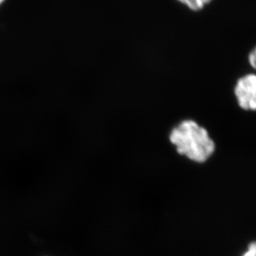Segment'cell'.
<instances>
[{
    "label": "cell",
    "instance_id": "cell-6",
    "mask_svg": "<svg viewBox=\"0 0 256 256\" xmlns=\"http://www.w3.org/2000/svg\"><path fill=\"white\" fill-rule=\"evenodd\" d=\"M5 2V0H0V6L4 4V2Z\"/></svg>",
    "mask_w": 256,
    "mask_h": 256
},
{
    "label": "cell",
    "instance_id": "cell-1",
    "mask_svg": "<svg viewBox=\"0 0 256 256\" xmlns=\"http://www.w3.org/2000/svg\"><path fill=\"white\" fill-rule=\"evenodd\" d=\"M170 140L179 154L198 164L206 162L215 152V142L206 130L194 120L179 124L172 130Z\"/></svg>",
    "mask_w": 256,
    "mask_h": 256
},
{
    "label": "cell",
    "instance_id": "cell-3",
    "mask_svg": "<svg viewBox=\"0 0 256 256\" xmlns=\"http://www.w3.org/2000/svg\"><path fill=\"white\" fill-rule=\"evenodd\" d=\"M179 2L186 5L189 8L194 11L202 10L206 4H208L212 0H178Z\"/></svg>",
    "mask_w": 256,
    "mask_h": 256
},
{
    "label": "cell",
    "instance_id": "cell-5",
    "mask_svg": "<svg viewBox=\"0 0 256 256\" xmlns=\"http://www.w3.org/2000/svg\"><path fill=\"white\" fill-rule=\"evenodd\" d=\"M250 63L252 64V68H256V50H253L252 54H250Z\"/></svg>",
    "mask_w": 256,
    "mask_h": 256
},
{
    "label": "cell",
    "instance_id": "cell-2",
    "mask_svg": "<svg viewBox=\"0 0 256 256\" xmlns=\"http://www.w3.org/2000/svg\"><path fill=\"white\" fill-rule=\"evenodd\" d=\"M240 106L246 110L256 108V78L254 74L240 78L234 90Z\"/></svg>",
    "mask_w": 256,
    "mask_h": 256
},
{
    "label": "cell",
    "instance_id": "cell-4",
    "mask_svg": "<svg viewBox=\"0 0 256 256\" xmlns=\"http://www.w3.org/2000/svg\"><path fill=\"white\" fill-rule=\"evenodd\" d=\"M256 242H252L248 246L246 252H244L242 256H256Z\"/></svg>",
    "mask_w": 256,
    "mask_h": 256
}]
</instances>
